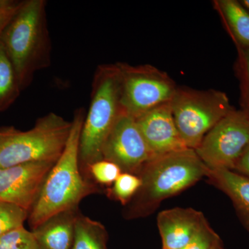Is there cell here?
<instances>
[{
	"mask_svg": "<svg viewBox=\"0 0 249 249\" xmlns=\"http://www.w3.org/2000/svg\"><path fill=\"white\" fill-rule=\"evenodd\" d=\"M85 115L83 107L73 114L66 146L47 175L29 212L32 230L55 214L76 210L84 198L98 191L93 183L83 178L79 168L80 134Z\"/></svg>",
	"mask_w": 249,
	"mask_h": 249,
	"instance_id": "obj_1",
	"label": "cell"
},
{
	"mask_svg": "<svg viewBox=\"0 0 249 249\" xmlns=\"http://www.w3.org/2000/svg\"><path fill=\"white\" fill-rule=\"evenodd\" d=\"M47 5L45 0L22 1L0 39L22 91L31 84L37 71L52 63Z\"/></svg>",
	"mask_w": 249,
	"mask_h": 249,
	"instance_id": "obj_2",
	"label": "cell"
},
{
	"mask_svg": "<svg viewBox=\"0 0 249 249\" xmlns=\"http://www.w3.org/2000/svg\"><path fill=\"white\" fill-rule=\"evenodd\" d=\"M208 167L191 148L149 160L138 174L142 186L130 201L128 217L150 214L162 201L177 196L206 176Z\"/></svg>",
	"mask_w": 249,
	"mask_h": 249,
	"instance_id": "obj_3",
	"label": "cell"
},
{
	"mask_svg": "<svg viewBox=\"0 0 249 249\" xmlns=\"http://www.w3.org/2000/svg\"><path fill=\"white\" fill-rule=\"evenodd\" d=\"M122 112L118 64L99 65L93 75L91 102L80 134V164L88 168L103 160V145Z\"/></svg>",
	"mask_w": 249,
	"mask_h": 249,
	"instance_id": "obj_4",
	"label": "cell"
},
{
	"mask_svg": "<svg viewBox=\"0 0 249 249\" xmlns=\"http://www.w3.org/2000/svg\"><path fill=\"white\" fill-rule=\"evenodd\" d=\"M71 122L56 113L39 118L32 129H0V168L46 161L55 163L64 151Z\"/></svg>",
	"mask_w": 249,
	"mask_h": 249,
	"instance_id": "obj_5",
	"label": "cell"
},
{
	"mask_svg": "<svg viewBox=\"0 0 249 249\" xmlns=\"http://www.w3.org/2000/svg\"><path fill=\"white\" fill-rule=\"evenodd\" d=\"M177 128L188 148L196 150L206 134L235 109L218 90L178 88L170 101Z\"/></svg>",
	"mask_w": 249,
	"mask_h": 249,
	"instance_id": "obj_6",
	"label": "cell"
},
{
	"mask_svg": "<svg viewBox=\"0 0 249 249\" xmlns=\"http://www.w3.org/2000/svg\"><path fill=\"white\" fill-rule=\"evenodd\" d=\"M117 64L124 113L137 119L171 101L178 87L165 72L150 65Z\"/></svg>",
	"mask_w": 249,
	"mask_h": 249,
	"instance_id": "obj_7",
	"label": "cell"
},
{
	"mask_svg": "<svg viewBox=\"0 0 249 249\" xmlns=\"http://www.w3.org/2000/svg\"><path fill=\"white\" fill-rule=\"evenodd\" d=\"M249 145V111H231L206 134L196 153L210 169L232 170Z\"/></svg>",
	"mask_w": 249,
	"mask_h": 249,
	"instance_id": "obj_8",
	"label": "cell"
},
{
	"mask_svg": "<svg viewBox=\"0 0 249 249\" xmlns=\"http://www.w3.org/2000/svg\"><path fill=\"white\" fill-rule=\"evenodd\" d=\"M102 157L119 165L123 173L137 175L152 160L136 119L121 113L103 145Z\"/></svg>",
	"mask_w": 249,
	"mask_h": 249,
	"instance_id": "obj_9",
	"label": "cell"
},
{
	"mask_svg": "<svg viewBox=\"0 0 249 249\" xmlns=\"http://www.w3.org/2000/svg\"><path fill=\"white\" fill-rule=\"evenodd\" d=\"M54 163L32 162L0 168V201L17 205L29 213Z\"/></svg>",
	"mask_w": 249,
	"mask_h": 249,
	"instance_id": "obj_10",
	"label": "cell"
},
{
	"mask_svg": "<svg viewBox=\"0 0 249 249\" xmlns=\"http://www.w3.org/2000/svg\"><path fill=\"white\" fill-rule=\"evenodd\" d=\"M136 121L152 160L188 148L177 128L170 102L147 111Z\"/></svg>",
	"mask_w": 249,
	"mask_h": 249,
	"instance_id": "obj_11",
	"label": "cell"
},
{
	"mask_svg": "<svg viewBox=\"0 0 249 249\" xmlns=\"http://www.w3.org/2000/svg\"><path fill=\"white\" fill-rule=\"evenodd\" d=\"M209 224L204 214L191 208H175L161 211L157 226L163 249H180Z\"/></svg>",
	"mask_w": 249,
	"mask_h": 249,
	"instance_id": "obj_12",
	"label": "cell"
},
{
	"mask_svg": "<svg viewBox=\"0 0 249 249\" xmlns=\"http://www.w3.org/2000/svg\"><path fill=\"white\" fill-rule=\"evenodd\" d=\"M76 210L53 216L33 229L41 249H71L74 239Z\"/></svg>",
	"mask_w": 249,
	"mask_h": 249,
	"instance_id": "obj_13",
	"label": "cell"
},
{
	"mask_svg": "<svg viewBox=\"0 0 249 249\" xmlns=\"http://www.w3.org/2000/svg\"><path fill=\"white\" fill-rule=\"evenodd\" d=\"M210 183L229 196L249 230V178L228 169H210Z\"/></svg>",
	"mask_w": 249,
	"mask_h": 249,
	"instance_id": "obj_14",
	"label": "cell"
},
{
	"mask_svg": "<svg viewBox=\"0 0 249 249\" xmlns=\"http://www.w3.org/2000/svg\"><path fill=\"white\" fill-rule=\"evenodd\" d=\"M214 8L237 47L249 49V12L235 0H218Z\"/></svg>",
	"mask_w": 249,
	"mask_h": 249,
	"instance_id": "obj_15",
	"label": "cell"
},
{
	"mask_svg": "<svg viewBox=\"0 0 249 249\" xmlns=\"http://www.w3.org/2000/svg\"><path fill=\"white\" fill-rule=\"evenodd\" d=\"M107 240L103 224L78 213L71 249H107Z\"/></svg>",
	"mask_w": 249,
	"mask_h": 249,
	"instance_id": "obj_16",
	"label": "cell"
},
{
	"mask_svg": "<svg viewBox=\"0 0 249 249\" xmlns=\"http://www.w3.org/2000/svg\"><path fill=\"white\" fill-rule=\"evenodd\" d=\"M22 91L14 67L0 43V112L11 107Z\"/></svg>",
	"mask_w": 249,
	"mask_h": 249,
	"instance_id": "obj_17",
	"label": "cell"
},
{
	"mask_svg": "<svg viewBox=\"0 0 249 249\" xmlns=\"http://www.w3.org/2000/svg\"><path fill=\"white\" fill-rule=\"evenodd\" d=\"M142 186L138 175L122 173L109 190V196L123 205H127L133 199Z\"/></svg>",
	"mask_w": 249,
	"mask_h": 249,
	"instance_id": "obj_18",
	"label": "cell"
},
{
	"mask_svg": "<svg viewBox=\"0 0 249 249\" xmlns=\"http://www.w3.org/2000/svg\"><path fill=\"white\" fill-rule=\"evenodd\" d=\"M29 217V212L17 205L0 201V237L20 227Z\"/></svg>",
	"mask_w": 249,
	"mask_h": 249,
	"instance_id": "obj_19",
	"label": "cell"
},
{
	"mask_svg": "<svg viewBox=\"0 0 249 249\" xmlns=\"http://www.w3.org/2000/svg\"><path fill=\"white\" fill-rule=\"evenodd\" d=\"M0 249H41L32 231L24 226L0 237Z\"/></svg>",
	"mask_w": 249,
	"mask_h": 249,
	"instance_id": "obj_20",
	"label": "cell"
},
{
	"mask_svg": "<svg viewBox=\"0 0 249 249\" xmlns=\"http://www.w3.org/2000/svg\"><path fill=\"white\" fill-rule=\"evenodd\" d=\"M88 169L96 182L107 186H112L123 173L119 165L106 160L94 162Z\"/></svg>",
	"mask_w": 249,
	"mask_h": 249,
	"instance_id": "obj_21",
	"label": "cell"
},
{
	"mask_svg": "<svg viewBox=\"0 0 249 249\" xmlns=\"http://www.w3.org/2000/svg\"><path fill=\"white\" fill-rule=\"evenodd\" d=\"M238 58L236 71L240 83L242 109L249 111V49L237 47Z\"/></svg>",
	"mask_w": 249,
	"mask_h": 249,
	"instance_id": "obj_22",
	"label": "cell"
},
{
	"mask_svg": "<svg viewBox=\"0 0 249 249\" xmlns=\"http://www.w3.org/2000/svg\"><path fill=\"white\" fill-rule=\"evenodd\" d=\"M220 240L219 235L208 224L186 245L180 249H210Z\"/></svg>",
	"mask_w": 249,
	"mask_h": 249,
	"instance_id": "obj_23",
	"label": "cell"
},
{
	"mask_svg": "<svg viewBox=\"0 0 249 249\" xmlns=\"http://www.w3.org/2000/svg\"><path fill=\"white\" fill-rule=\"evenodd\" d=\"M22 1L0 0V39L10 20L19 9Z\"/></svg>",
	"mask_w": 249,
	"mask_h": 249,
	"instance_id": "obj_24",
	"label": "cell"
},
{
	"mask_svg": "<svg viewBox=\"0 0 249 249\" xmlns=\"http://www.w3.org/2000/svg\"><path fill=\"white\" fill-rule=\"evenodd\" d=\"M233 171L249 178V145L236 163Z\"/></svg>",
	"mask_w": 249,
	"mask_h": 249,
	"instance_id": "obj_25",
	"label": "cell"
},
{
	"mask_svg": "<svg viewBox=\"0 0 249 249\" xmlns=\"http://www.w3.org/2000/svg\"><path fill=\"white\" fill-rule=\"evenodd\" d=\"M210 249H224V247H223L222 240L218 241V242L213 245V247Z\"/></svg>",
	"mask_w": 249,
	"mask_h": 249,
	"instance_id": "obj_26",
	"label": "cell"
},
{
	"mask_svg": "<svg viewBox=\"0 0 249 249\" xmlns=\"http://www.w3.org/2000/svg\"><path fill=\"white\" fill-rule=\"evenodd\" d=\"M240 2L249 12V0H243V1H240Z\"/></svg>",
	"mask_w": 249,
	"mask_h": 249,
	"instance_id": "obj_27",
	"label": "cell"
}]
</instances>
